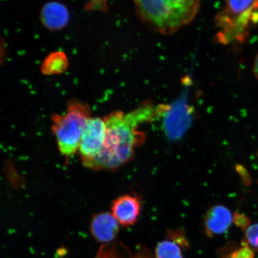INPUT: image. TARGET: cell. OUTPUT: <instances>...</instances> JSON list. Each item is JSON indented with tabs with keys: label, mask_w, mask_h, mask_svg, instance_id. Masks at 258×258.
Listing matches in <instances>:
<instances>
[{
	"label": "cell",
	"mask_w": 258,
	"mask_h": 258,
	"mask_svg": "<svg viewBox=\"0 0 258 258\" xmlns=\"http://www.w3.org/2000/svg\"><path fill=\"white\" fill-rule=\"evenodd\" d=\"M157 116V108L150 102L128 113L116 111L106 115L104 146L98 156L83 163V165L95 170H113L128 163L134 159L136 148L145 140L139 126Z\"/></svg>",
	"instance_id": "cell-1"
},
{
	"label": "cell",
	"mask_w": 258,
	"mask_h": 258,
	"mask_svg": "<svg viewBox=\"0 0 258 258\" xmlns=\"http://www.w3.org/2000/svg\"><path fill=\"white\" fill-rule=\"evenodd\" d=\"M139 16L158 33L169 35L191 24L201 0H134Z\"/></svg>",
	"instance_id": "cell-2"
},
{
	"label": "cell",
	"mask_w": 258,
	"mask_h": 258,
	"mask_svg": "<svg viewBox=\"0 0 258 258\" xmlns=\"http://www.w3.org/2000/svg\"><path fill=\"white\" fill-rule=\"evenodd\" d=\"M90 117V109L79 103L70 104L64 115H53L51 131L62 156L70 157L79 151L83 132Z\"/></svg>",
	"instance_id": "cell-3"
},
{
	"label": "cell",
	"mask_w": 258,
	"mask_h": 258,
	"mask_svg": "<svg viewBox=\"0 0 258 258\" xmlns=\"http://www.w3.org/2000/svg\"><path fill=\"white\" fill-rule=\"evenodd\" d=\"M106 124L104 119L90 117L81 140L79 153L82 163L101 153L106 138Z\"/></svg>",
	"instance_id": "cell-4"
},
{
	"label": "cell",
	"mask_w": 258,
	"mask_h": 258,
	"mask_svg": "<svg viewBox=\"0 0 258 258\" xmlns=\"http://www.w3.org/2000/svg\"><path fill=\"white\" fill-rule=\"evenodd\" d=\"M141 207L139 197L125 195L113 201L111 214L122 227H130L137 223L141 215Z\"/></svg>",
	"instance_id": "cell-5"
},
{
	"label": "cell",
	"mask_w": 258,
	"mask_h": 258,
	"mask_svg": "<svg viewBox=\"0 0 258 258\" xmlns=\"http://www.w3.org/2000/svg\"><path fill=\"white\" fill-rule=\"evenodd\" d=\"M120 224L111 213L100 212L93 216L90 224V233L98 243H111L120 232Z\"/></svg>",
	"instance_id": "cell-6"
},
{
	"label": "cell",
	"mask_w": 258,
	"mask_h": 258,
	"mask_svg": "<svg viewBox=\"0 0 258 258\" xmlns=\"http://www.w3.org/2000/svg\"><path fill=\"white\" fill-rule=\"evenodd\" d=\"M233 222V216L230 209L224 205H214L206 213L203 228L206 236L212 238L227 233Z\"/></svg>",
	"instance_id": "cell-7"
},
{
	"label": "cell",
	"mask_w": 258,
	"mask_h": 258,
	"mask_svg": "<svg viewBox=\"0 0 258 258\" xmlns=\"http://www.w3.org/2000/svg\"><path fill=\"white\" fill-rule=\"evenodd\" d=\"M69 12L60 3L51 2L44 6L41 13V19L44 25L50 29H59L64 27L69 21Z\"/></svg>",
	"instance_id": "cell-8"
},
{
	"label": "cell",
	"mask_w": 258,
	"mask_h": 258,
	"mask_svg": "<svg viewBox=\"0 0 258 258\" xmlns=\"http://www.w3.org/2000/svg\"><path fill=\"white\" fill-rule=\"evenodd\" d=\"M219 258H254V250L243 240L240 246L236 243H228L219 249Z\"/></svg>",
	"instance_id": "cell-9"
},
{
	"label": "cell",
	"mask_w": 258,
	"mask_h": 258,
	"mask_svg": "<svg viewBox=\"0 0 258 258\" xmlns=\"http://www.w3.org/2000/svg\"><path fill=\"white\" fill-rule=\"evenodd\" d=\"M154 255L155 258H183L182 248L167 239L157 244Z\"/></svg>",
	"instance_id": "cell-10"
},
{
	"label": "cell",
	"mask_w": 258,
	"mask_h": 258,
	"mask_svg": "<svg viewBox=\"0 0 258 258\" xmlns=\"http://www.w3.org/2000/svg\"><path fill=\"white\" fill-rule=\"evenodd\" d=\"M258 8V0H225L224 10L232 14H242Z\"/></svg>",
	"instance_id": "cell-11"
},
{
	"label": "cell",
	"mask_w": 258,
	"mask_h": 258,
	"mask_svg": "<svg viewBox=\"0 0 258 258\" xmlns=\"http://www.w3.org/2000/svg\"><path fill=\"white\" fill-rule=\"evenodd\" d=\"M166 238L178 245L183 250L190 248V244L182 228L168 229L166 231Z\"/></svg>",
	"instance_id": "cell-12"
},
{
	"label": "cell",
	"mask_w": 258,
	"mask_h": 258,
	"mask_svg": "<svg viewBox=\"0 0 258 258\" xmlns=\"http://www.w3.org/2000/svg\"><path fill=\"white\" fill-rule=\"evenodd\" d=\"M243 241L253 249L258 250V224L250 225L244 231Z\"/></svg>",
	"instance_id": "cell-13"
},
{
	"label": "cell",
	"mask_w": 258,
	"mask_h": 258,
	"mask_svg": "<svg viewBox=\"0 0 258 258\" xmlns=\"http://www.w3.org/2000/svg\"><path fill=\"white\" fill-rule=\"evenodd\" d=\"M48 71L49 72H60L63 70L64 67V58L62 56L57 54L56 56H53L49 59L47 60Z\"/></svg>",
	"instance_id": "cell-14"
},
{
	"label": "cell",
	"mask_w": 258,
	"mask_h": 258,
	"mask_svg": "<svg viewBox=\"0 0 258 258\" xmlns=\"http://www.w3.org/2000/svg\"><path fill=\"white\" fill-rule=\"evenodd\" d=\"M233 223L237 228L244 232L251 225L250 219L240 213H235L233 215Z\"/></svg>",
	"instance_id": "cell-15"
},
{
	"label": "cell",
	"mask_w": 258,
	"mask_h": 258,
	"mask_svg": "<svg viewBox=\"0 0 258 258\" xmlns=\"http://www.w3.org/2000/svg\"><path fill=\"white\" fill-rule=\"evenodd\" d=\"M131 258H155V257L154 253L150 249L144 247L139 249Z\"/></svg>",
	"instance_id": "cell-16"
},
{
	"label": "cell",
	"mask_w": 258,
	"mask_h": 258,
	"mask_svg": "<svg viewBox=\"0 0 258 258\" xmlns=\"http://www.w3.org/2000/svg\"><path fill=\"white\" fill-rule=\"evenodd\" d=\"M253 73L256 79L258 80V54L254 60L253 63Z\"/></svg>",
	"instance_id": "cell-17"
},
{
	"label": "cell",
	"mask_w": 258,
	"mask_h": 258,
	"mask_svg": "<svg viewBox=\"0 0 258 258\" xmlns=\"http://www.w3.org/2000/svg\"><path fill=\"white\" fill-rule=\"evenodd\" d=\"M257 248H258V244H257Z\"/></svg>",
	"instance_id": "cell-18"
}]
</instances>
